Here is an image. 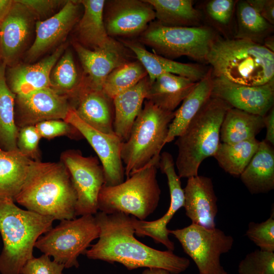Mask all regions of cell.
Instances as JSON below:
<instances>
[{
  "instance_id": "cell-1",
  "label": "cell",
  "mask_w": 274,
  "mask_h": 274,
  "mask_svg": "<svg viewBox=\"0 0 274 274\" xmlns=\"http://www.w3.org/2000/svg\"><path fill=\"white\" fill-rule=\"evenodd\" d=\"M95 218L100 228L97 242L87 250L90 259L110 263L118 262L128 270L141 267L165 269L171 274L185 271L190 261L168 250L162 251L149 247L134 236L131 217L123 213L107 214L97 212Z\"/></svg>"
},
{
  "instance_id": "cell-2",
  "label": "cell",
  "mask_w": 274,
  "mask_h": 274,
  "mask_svg": "<svg viewBox=\"0 0 274 274\" xmlns=\"http://www.w3.org/2000/svg\"><path fill=\"white\" fill-rule=\"evenodd\" d=\"M77 194L65 165L34 160L15 198L27 210L60 221L76 218Z\"/></svg>"
},
{
  "instance_id": "cell-3",
  "label": "cell",
  "mask_w": 274,
  "mask_h": 274,
  "mask_svg": "<svg viewBox=\"0 0 274 274\" xmlns=\"http://www.w3.org/2000/svg\"><path fill=\"white\" fill-rule=\"evenodd\" d=\"M206 62L212 65L215 77L248 86L273 83V52L250 40L215 39Z\"/></svg>"
},
{
  "instance_id": "cell-4",
  "label": "cell",
  "mask_w": 274,
  "mask_h": 274,
  "mask_svg": "<svg viewBox=\"0 0 274 274\" xmlns=\"http://www.w3.org/2000/svg\"><path fill=\"white\" fill-rule=\"evenodd\" d=\"M11 199H0V233L3 248L0 254L1 274H20L33 257L39 237L52 228L54 218L17 206Z\"/></svg>"
},
{
  "instance_id": "cell-5",
  "label": "cell",
  "mask_w": 274,
  "mask_h": 274,
  "mask_svg": "<svg viewBox=\"0 0 274 274\" xmlns=\"http://www.w3.org/2000/svg\"><path fill=\"white\" fill-rule=\"evenodd\" d=\"M230 108L225 101L211 96L178 136L175 165L180 178L197 176L201 162L215 155L221 143V126Z\"/></svg>"
},
{
  "instance_id": "cell-6",
  "label": "cell",
  "mask_w": 274,
  "mask_h": 274,
  "mask_svg": "<svg viewBox=\"0 0 274 274\" xmlns=\"http://www.w3.org/2000/svg\"><path fill=\"white\" fill-rule=\"evenodd\" d=\"M160 156L114 186L103 185L98 209L107 214L121 212L145 220L158 207L161 190L156 178Z\"/></svg>"
},
{
  "instance_id": "cell-7",
  "label": "cell",
  "mask_w": 274,
  "mask_h": 274,
  "mask_svg": "<svg viewBox=\"0 0 274 274\" xmlns=\"http://www.w3.org/2000/svg\"><path fill=\"white\" fill-rule=\"evenodd\" d=\"M174 116L175 111L164 110L147 100L122 144L121 157L127 178L160 156Z\"/></svg>"
},
{
  "instance_id": "cell-8",
  "label": "cell",
  "mask_w": 274,
  "mask_h": 274,
  "mask_svg": "<svg viewBox=\"0 0 274 274\" xmlns=\"http://www.w3.org/2000/svg\"><path fill=\"white\" fill-rule=\"evenodd\" d=\"M100 228L93 215L63 220L41 235L35 247L66 268H78V257L85 254L92 241L99 237Z\"/></svg>"
},
{
  "instance_id": "cell-9",
  "label": "cell",
  "mask_w": 274,
  "mask_h": 274,
  "mask_svg": "<svg viewBox=\"0 0 274 274\" xmlns=\"http://www.w3.org/2000/svg\"><path fill=\"white\" fill-rule=\"evenodd\" d=\"M213 31L206 26H166L158 23L146 28L142 42L168 57L186 56L206 61L215 40Z\"/></svg>"
},
{
  "instance_id": "cell-10",
  "label": "cell",
  "mask_w": 274,
  "mask_h": 274,
  "mask_svg": "<svg viewBox=\"0 0 274 274\" xmlns=\"http://www.w3.org/2000/svg\"><path fill=\"white\" fill-rule=\"evenodd\" d=\"M184 252L196 265L199 274H228L221 264L222 254L228 252L234 239L216 227L208 228L191 223L181 229L169 230Z\"/></svg>"
},
{
  "instance_id": "cell-11",
  "label": "cell",
  "mask_w": 274,
  "mask_h": 274,
  "mask_svg": "<svg viewBox=\"0 0 274 274\" xmlns=\"http://www.w3.org/2000/svg\"><path fill=\"white\" fill-rule=\"evenodd\" d=\"M61 161L70 173L76 192V217L95 215L98 210L99 193L105 182L102 165L96 157L84 156L76 150L63 152Z\"/></svg>"
},
{
  "instance_id": "cell-12",
  "label": "cell",
  "mask_w": 274,
  "mask_h": 274,
  "mask_svg": "<svg viewBox=\"0 0 274 274\" xmlns=\"http://www.w3.org/2000/svg\"><path fill=\"white\" fill-rule=\"evenodd\" d=\"M64 120L79 131L97 154L104 172V185L114 186L122 183L125 175L121 157L122 141L115 133H105L88 125L79 117L73 107Z\"/></svg>"
},
{
  "instance_id": "cell-13",
  "label": "cell",
  "mask_w": 274,
  "mask_h": 274,
  "mask_svg": "<svg viewBox=\"0 0 274 274\" xmlns=\"http://www.w3.org/2000/svg\"><path fill=\"white\" fill-rule=\"evenodd\" d=\"M175 165L173 158L169 153L163 152L160 154L158 168L167 177L170 197V205L165 214L160 218L152 221L140 220L131 216L136 235L149 236L156 243L163 244L172 251L175 249V245L168 237L167 225L176 213L183 207L184 203V189Z\"/></svg>"
},
{
  "instance_id": "cell-14",
  "label": "cell",
  "mask_w": 274,
  "mask_h": 274,
  "mask_svg": "<svg viewBox=\"0 0 274 274\" xmlns=\"http://www.w3.org/2000/svg\"><path fill=\"white\" fill-rule=\"evenodd\" d=\"M68 97L58 93L51 87L29 93L16 95L18 115L15 122L19 129L28 125H36L42 121L64 120L73 107Z\"/></svg>"
},
{
  "instance_id": "cell-15",
  "label": "cell",
  "mask_w": 274,
  "mask_h": 274,
  "mask_svg": "<svg viewBox=\"0 0 274 274\" xmlns=\"http://www.w3.org/2000/svg\"><path fill=\"white\" fill-rule=\"evenodd\" d=\"M212 97L225 101L232 108L263 117L273 107L274 83L248 86L214 77Z\"/></svg>"
},
{
  "instance_id": "cell-16",
  "label": "cell",
  "mask_w": 274,
  "mask_h": 274,
  "mask_svg": "<svg viewBox=\"0 0 274 274\" xmlns=\"http://www.w3.org/2000/svg\"><path fill=\"white\" fill-rule=\"evenodd\" d=\"M109 2L104 23L107 32L111 38L141 33L155 18L153 8L145 0Z\"/></svg>"
},
{
  "instance_id": "cell-17",
  "label": "cell",
  "mask_w": 274,
  "mask_h": 274,
  "mask_svg": "<svg viewBox=\"0 0 274 274\" xmlns=\"http://www.w3.org/2000/svg\"><path fill=\"white\" fill-rule=\"evenodd\" d=\"M183 207L192 223L208 228L216 227L217 198L210 178L199 176L187 179Z\"/></svg>"
},
{
  "instance_id": "cell-18",
  "label": "cell",
  "mask_w": 274,
  "mask_h": 274,
  "mask_svg": "<svg viewBox=\"0 0 274 274\" xmlns=\"http://www.w3.org/2000/svg\"><path fill=\"white\" fill-rule=\"evenodd\" d=\"M78 1H67L53 16L37 22L36 39L27 54L29 59L40 56L66 37L78 21Z\"/></svg>"
},
{
  "instance_id": "cell-19",
  "label": "cell",
  "mask_w": 274,
  "mask_h": 274,
  "mask_svg": "<svg viewBox=\"0 0 274 274\" xmlns=\"http://www.w3.org/2000/svg\"><path fill=\"white\" fill-rule=\"evenodd\" d=\"M74 48L88 79L81 85L84 88L102 90L109 74L127 62L120 44L110 48L92 50L76 43Z\"/></svg>"
},
{
  "instance_id": "cell-20",
  "label": "cell",
  "mask_w": 274,
  "mask_h": 274,
  "mask_svg": "<svg viewBox=\"0 0 274 274\" xmlns=\"http://www.w3.org/2000/svg\"><path fill=\"white\" fill-rule=\"evenodd\" d=\"M35 16L24 5L14 1L1 23L0 53L5 63L14 61L23 50L30 35Z\"/></svg>"
},
{
  "instance_id": "cell-21",
  "label": "cell",
  "mask_w": 274,
  "mask_h": 274,
  "mask_svg": "<svg viewBox=\"0 0 274 274\" xmlns=\"http://www.w3.org/2000/svg\"><path fill=\"white\" fill-rule=\"evenodd\" d=\"M62 45L50 55L33 64L18 65L9 72L8 86L16 95H24L51 87L52 70L64 50Z\"/></svg>"
},
{
  "instance_id": "cell-22",
  "label": "cell",
  "mask_w": 274,
  "mask_h": 274,
  "mask_svg": "<svg viewBox=\"0 0 274 274\" xmlns=\"http://www.w3.org/2000/svg\"><path fill=\"white\" fill-rule=\"evenodd\" d=\"M150 82L146 77L113 98L114 131L123 142L126 141L137 116L142 109Z\"/></svg>"
},
{
  "instance_id": "cell-23",
  "label": "cell",
  "mask_w": 274,
  "mask_h": 274,
  "mask_svg": "<svg viewBox=\"0 0 274 274\" xmlns=\"http://www.w3.org/2000/svg\"><path fill=\"white\" fill-rule=\"evenodd\" d=\"M76 100L74 108L79 117L94 128L108 134L115 133L113 128L114 113L111 101L102 90L83 88Z\"/></svg>"
},
{
  "instance_id": "cell-24",
  "label": "cell",
  "mask_w": 274,
  "mask_h": 274,
  "mask_svg": "<svg viewBox=\"0 0 274 274\" xmlns=\"http://www.w3.org/2000/svg\"><path fill=\"white\" fill-rule=\"evenodd\" d=\"M263 140L244 170L239 176L252 194L267 193L274 189V150Z\"/></svg>"
},
{
  "instance_id": "cell-25",
  "label": "cell",
  "mask_w": 274,
  "mask_h": 274,
  "mask_svg": "<svg viewBox=\"0 0 274 274\" xmlns=\"http://www.w3.org/2000/svg\"><path fill=\"white\" fill-rule=\"evenodd\" d=\"M136 55L138 60L145 68L150 84L159 76L173 74L198 82L205 76V72L200 66L194 64L184 63L168 59L149 52L140 45L131 42H124Z\"/></svg>"
},
{
  "instance_id": "cell-26",
  "label": "cell",
  "mask_w": 274,
  "mask_h": 274,
  "mask_svg": "<svg viewBox=\"0 0 274 274\" xmlns=\"http://www.w3.org/2000/svg\"><path fill=\"white\" fill-rule=\"evenodd\" d=\"M84 7V13L78 24L81 41L92 50L112 47L120 43L110 37L106 29L104 9L105 1H78Z\"/></svg>"
},
{
  "instance_id": "cell-27",
  "label": "cell",
  "mask_w": 274,
  "mask_h": 274,
  "mask_svg": "<svg viewBox=\"0 0 274 274\" xmlns=\"http://www.w3.org/2000/svg\"><path fill=\"white\" fill-rule=\"evenodd\" d=\"M213 77L212 68L199 81L195 87L183 100L168 127L165 144L181 135L212 96Z\"/></svg>"
},
{
  "instance_id": "cell-28",
  "label": "cell",
  "mask_w": 274,
  "mask_h": 274,
  "mask_svg": "<svg viewBox=\"0 0 274 274\" xmlns=\"http://www.w3.org/2000/svg\"><path fill=\"white\" fill-rule=\"evenodd\" d=\"M197 82L173 74H162L150 84L146 99L164 110L173 112Z\"/></svg>"
},
{
  "instance_id": "cell-29",
  "label": "cell",
  "mask_w": 274,
  "mask_h": 274,
  "mask_svg": "<svg viewBox=\"0 0 274 274\" xmlns=\"http://www.w3.org/2000/svg\"><path fill=\"white\" fill-rule=\"evenodd\" d=\"M33 161L18 149L8 151L0 148V199L15 201Z\"/></svg>"
},
{
  "instance_id": "cell-30",
  "label": "cell",
  "mask_w": 274,
  "mask_h": 274,
  "mask_svg": "<svg viewBox=\"0 0 274 274\" xmlns=\"http://www.w3.org/2000/svg\"><path fill=\"white\" fill-rule=\"evenodd\" d=\"M263 128V117L231 107L223 120L220 141L232 144L255 139Z\"/></svg>"
},
{
  "instance_id": "cell-31",
  "label": "cell",
  "mask_w": 274,
  "mask_h": 274,
  "mask_svg": "<svg viewBox=\"0 0 274 274\" xmlns=\"http://www.w3.org/2000/svg\"><path fill=\"white\" fill-rule=\"evenodd\" d=\"M153 8L158 23L166 26L196 25L200 13L191 0H145Z\"/></svg>"
},
{
  "instance_id": "cell-32",
  "label": "cell",
  "mask_w": 274,
  "mask_h": 274,
  "mask_svg": "<svg viewBox=\"0 0 274 274\" xmlns=\"http://www.w3.org/2000/svg\"><path fill=\"white\" fill-rule=\"evenodd\" d=\"M5 71L3 64L0 65V148L10 151L17 149L19 128L14 111L16 95L6 83Z\"/></svg>"
},
{
  "instance_id": "cell-33",
  "label": "cell",
  "mask_w": 274,
  "mask_h": 274,
  "mask_svg": "<svg viewBox=\"0 0 274 274\" xmlns=\"http://www.w3.org/2000/svg\"><path fill=\"white\" fill-rule=\"evenodd\" d=\"M260 142L255 138L232 144L221 143L213 157L225 172L239 176L256 153Z\"/></svg>"
},
{
  "instance_id": "cell-34",
  "label": "cell",
  "mask_w": 274,
  "mask_h": 274,
  "mask_svg": "<svg viewBox=\"0 0 274 274\" xmlns=\"http://www.w3.org/2000/svg\"><path fill=\"white\" fill-rule=\"evenodd\" d=\"M237 31L234 38L261 44L271 30L272 25L260 15L247 1L236 5Z\"/></svg>"
},
{
  "instance_id": "cell-35",
  "label": "cell",
  "mask_w": 274,
  "mask_h": 274,
  "mask_svg": "<svg viewBox=\"0 0 274 274\" xmlns=\"http://www.w3.org/2000/svg\"><path fill=\"white\" fill-rule=\"evenodd\" d=\"M147 73L138 60L127 62L111 72L105 79L102 92L113 99L146 77Z\"/></svg>"
},
{
  "instance_id": "cell-36",
  "label": "cell",
  "mask_w": 274,
  "mask_h": 274,
  "mask_svg": "<svg viewBox=\"0 0 274 274\" xmlns=\"http://www.w3.org/2000/svg\"><path fill=\"white\" fill-rule=\"evenodd\" d=\"M51 71V87L68 97L77 98L81 89L77 71L70 51H66Z\"/></svg>"
},
{
  "instance_id": "cell-37",
  "label": "cell",
  "mask_w": 274,
  "mask_h": 274,
  "mask_svg": "<svg viewBox=\"0 0 274 274\" xmlns=\"http://www.w3.org/2000/svg\"><path fill=\"white\" fill-rule=\"evenodd\" d=\"M239 274H274V252L257 249L247 254L238 266Z\"/></svg>"
},
{
  "instance_id": "cell-38",
  "label": "cell",
  "mask_w": 274,
  "mask_h": 274,
  "mask_svg": "<svg viewBox=\"0 0 274 274\" xmlns=\"http://www.w3.org/2000/svg\"><path fill=\"white\" fill-rule=\"evenodd\" d=\"M273 210L269 218L261 223L250 222L246 235L260 250L274 252Z\"/></svg>"
},
{
  "instance_id": "cell-39",
  "label": "cell",
  "mask_w": 274,
  "mask_h": 274,
  "mask_svg": "<svg viewBox=\"0 0 274 274\" xmlns=\"http://www.w3.org/2000/svg\"><path fill=\"white\" fill-rule=\"evenodd\" d=\"M35 126L41 138L47 139L62 135L74 139H80L83 137L74 126L63 120H46L38 123Z\"/></svg>"
},
{
  "instance_id": "cell-40",
  "label": "cell",
  "mask_w": 274,
  "mask_h": 274,
  "mask_svg": "<svg viewBox=\"0 0 274 274\" xmlns=\"http://www.w3.org/2000/svg\"><path fill=\"white\" fill-rule=\"evenodd\" d=\"M41 138L35 125H28L19 129L17 147L24 155L33 160H39V144Z\"/></svg>"
},
{
  "instance_id": "cell-41",
  "label": "cell",
  "mask_w": 274,
  "mask_h": 274,
  "mask_svg": "<svg viewBox=\"0 0 274 274\" xmlns=\"http://www.w3.org/2000/svg\"><path fill=\"white\" fill-rule=\"evenodd\" d=\"M63 265L54 260L50 257L43 254L39 257H33L24 265L20 274H64Z\"/></svg>"
},
{
  "instance_id": "cell-42",
  "label": "cell",
  "mask_w": 274,
  "mask_h": 274,
  "mask_svg": "<svg viewBox=\"0 0 274 274\" xmlns=\"http://www.w3.org/2000/svg\"><path fill=\"white\" fill-rule=\"evenodd\" d=\"M235 3L233 0H212L207 4L206 11L214 21L226 25L231 19Z\"/></svg>"
},
{
  "instance_id": "cell-43",
  "label": "cell",
  "mask_w": 274,
  "mask_h": 274,
  "mask_svg": "<svg viewBox=\"0 0 274 274\" xmlns=\"http://www.w3.org/2000/svg\"><path fill=\"white\" fill-rule=\"evenodd\" d=\"M18 2L25 6L34 16H44L61 4H65L66 1L19 0Z\"/></svg>"
},
{
  "instance_id": "cell-44",
  "label": "cell",
  "mask_w": 274,
  "mask_h": 274,
  "mask_svg": "<svg viewBox=\"0 0 274 274\" xmlns=\"http://www.w3.org/2000/svg\"><path fill=\"white\" fill-rule=\"evenodd\" d=\"M253 8L270 24L274 23L273 0H247Z\"/></svg>"
},
{
  "instance_id": "cell-45",
  "label": "cell",
  "mask_w": 274,
  "mask_h": 274,
  "mask_svg": "<svg viewBox=\"0 0 274 274\" xmlns=\"http://www.w3.org/2000/svg\"><path fill=\"white\" fill-rule=\"evenodd\" d=\"M264 128L266 133L265 141L271 146L274 145V109L272 107L263 117Z\"/></svg>"
},
{
  "instance_id": "cell-46",
  "label": "cell",
  "mask_w": 274,
  "mask_h": 274,
  "mask_svg": "<svg viewBox=\"0 0 274 274\" xmlns=\"http://www.w3.org/2000/svg\"><path fill=\"white\" fill-rule=\"evenodd\" d=\"M14 1L11 0H0V23L3 21L6 17L12 6Z\"/></svg>"
},
{
  "instance_id": "cell-47",
  "label": "cell",
  "mask_w": 274,
  "mask_h": 274,
  "mask_svg": "<svg viewBox=\"0 0 274 274\" xmlns=\"http://www.w3.org/2000/svg\"><path fill=\"white\" fill-rule=\"evenodd\" d=\"M141 274H171L168 271L161 268H147Z\"/></svg>"
},
{
  "instance_id": "cell-48",
  "label": "cell",
  "mask_w": 274,
  "mask_h": 274,
  "mask_svg": "<svg viewBox=\"0 0 274 274\" xmlns=\"http://www.w3.org/2000/svg\"><path fill=\"white\" fill-rule=\"evenodd\" d=\"M273 39L267 37L264 40V44L263 45L265 47L273 52Z\"/></svg>"
},
{
  "instance_id": "cell-49",
  "label": "cell",
  "mask_w": 274,
  "mask_h": 274,
  "mask_svg": "<svg viewBox=\"0 0 274 274\" xmlns=\"http://www.w3.org/2000/svg\"><path fill=\"white\" fill-rule=\"evenodd\" d=\"M0 32H1V23H0Z\"/></svg>"
}]
</instances>
